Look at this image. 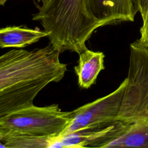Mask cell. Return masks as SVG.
<instances>
[{"instance_id":"1","label":"cell","mask_w":148,"mask_h":148,"mask_svg":"<svg viewBox=\"0 0 148 148\" xmlns=\"http://www.w3.org/2000/svg\"><path fill=\"white\" fill-rule=\"evenodd\" d=\"M49 44L32 50L13 49L0 57V117L31 106L38 94L64 77L67 65Z\"/></svg>"},{"instance_id":"4","label":"cell","mask_w":148,"mask_h":148,"mask_svg":"<svg viewBox=\"0 0 148 148\" xmlns=\"http://www.w3.org/2000/svg\"><path fill=\"white\" fill-rule=\"evenodd\" d=\"M127 85L117 117L128 124L148 117V47L137 40L130 45Z\"/></svg>"},{"instance_id":"15","label":"cell","mask_w":148,"mask_h":148,"mask_svg":"<svg viewBox=\"0 0 148 148\" xmlns=\"http://www.w3.org/2000/svg\"><path fill=\"white\" fill-rule=\"evenodd\" d=\"M6 1H7V0H0V5H2V6L5 5V4Z\"/></svg>"},{"instance_id":"11","label":"cell","mask_w":148,"mask_h":148,"mask_svg":"<svg viewBox=\"0 0 148 148\" xmlns=\"http://www.w3.org/2000/svg\"><path fill=\"white\" fill-rule=\"evenodd\" d=\"M56 138L57 137L40 136L17 133L8 134L0 135L1 147L50 148Z\"/></svg>"},{"instance_id":"5","label":"cell","mask_w":148,"mask_h":148,"mask_svg":"<svg viewBox=\"0 0 148 148\" xmlns=\"http://www.w3.org/2000/svg\"><path fill=\"white\" fill-rule=\"evenodd\" d=\"M125 78L113 92L72 111V119L60 136L81 130L100 129L117 120L125 89Z\"/></svg>"},{"instance_id":"12","label":"cell","mask_w":148,"mask_h":148,"mask_svg":"<svg viewBox=\"0 0 148 148\" xmlns=\"http://www.w3.org/2000/svg\"><path fill=\"white\" fill-rule=\"evenodd\" d=\"M142 18L143 24L140 29V37L138 40L143 45L148 47V6Z\"/></svg>"},{"instance_id":"3","label":"cell","mask_w":148,"mask_h":148,"mask_svg":"<svg viewBox=\"0 0 148 148\" xmlns=\"http://www.w3.org/2000/svg\"><path fill=\"white\" fill-rule=\"evenodd\" d=\"M72 111H62L58 104L31 106L0 117V135L23 134L60 136L72 119Z\"/></svg>"},{"instance_id":"6","label":"cell","mask_w":148,"mask_h":148,"mask_svg":"<svg viewBox=\"0 0 148 148\" xmlns=\"http://www.w3.org/2000/svg\"><path fill=\"white\" fill-rule=\"evenodd\" d=\"M86 3L101 27L132 22L138 12L132 0H86Z\"/></svg>"},{"instance_id":"9","label":"cell","mask_w":148,"mask_h":148,"mask_svg":"<svg viewBox=\"0 0 148 148\" xmlns=\"http://www.w3.org/2000/svg\"><path fill=\"white\" fill-rule=\"evenodd\" d=\"M48 36L46 31L38 27L32 29L25 25L8 26L0 29V47L23 48Z\"/></svg>"},{"instance_id":"13","label":"cell","mask_w":148,"mask_h":148,"mask_svg":"<svg viewBox=\"0 0 148 148\" xmlns=\"http://www.w3.org/2000/svg\"><path fill=\"white\" fill-rule=\"evenodd\" d=\"M134 5L137 12H139L141 17L145 14L147 6L148 0H132Z\"/></svg>"},{"instance_id":"2","label":"cell","mask_w":148,"mask_h":148,"mask_svg":"<svg viewBox=\"0 0 148 148\" xmlns=\"http://www.w3.org/2000/svg\"><path fill=\"white\" fill-rule=\"evenodd\" d=\"M38 7L32 20L41 24L49 34L50 44L60 53L69 51L79 54L86 50V42L101 27L90 14L86 0H49Z\"/></svg>"},{"instance_id":"14","label":"cell","mask_w":148,"mask_h":148,"mask_svg":"<svg viewBox=\"0 0 148 148\" xmlns=\"http://www.w3.org/2000/svg\"><path fill=\"white\" fill-rule=\"evenodd\" d=\"M37 1H38V3H39V2L42 3V5L41 6H45V5H46L48 3L49 0H37Z\"/></svg>"},{"instance_id":"7","label":"cell","mask_w":148,"mask_h":148,"mask_svg":"<svg viewBox=\"0 0 148 148\" xmlns=\"http://www.w3.org/2000/svg\"><path fill=\"white\" fill-rule=\"evenodd\" d=\"M129 124L116 120L106 127L91 130H81L60 136L65 148L105 147L112 140L117 137Z\"/></svg>"},{"instance_id":"10","label":"cell","mask_w":148,"mask_h":148,"mask_svg":"<svg viewBox=\"0 0 148 148\" xmlns=\"http://www.w3.org/2000/svg\"><path fill=\"white\" fill-rule=\"evenodd\" d=\"M105 147L148 148V117L129 124L121 134Z\"/></svg>"},{"instance_id":"8","label":"cell","mask_w":148,"mask_h":148,"mask_svg":"<svg viewBox=\"0 0 148 148\" xmlns=\"http://www.w3.org/2000/svg\"><path fill=\"white\" fill-rule=\"evenodd\" d=\"M79 56L78 63L74 66V71L79 87L88 89L95 83L99 72L105 68V55L102 51L87 49Z\"/></svg>"}]
</instances>
